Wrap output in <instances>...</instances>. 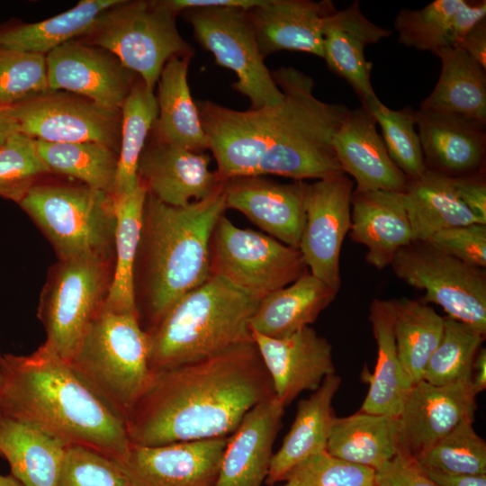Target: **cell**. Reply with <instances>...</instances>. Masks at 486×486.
Masks as SVG:
<instances>
[{"mask_svg":"<svg viewBox=\"0 0 486 486\" xmlns=\"http://www.w3.org/2000/svg\"><path fill=\"white\" fill-rule=\"evenodd\" d=\"M485 334L446 317L442 338L430 356L423 381L433 385H448L471 381L472 364Z\"/></svg>","mask_w":486,"mask_h":486,"instance_id":"60d3db41","label":"cell"},{"mask_svg":"<svg viewBox=\"0 0 486 486\" xmlns=\"http://www.w3.org/2000/svg\"><path fill=\"white\" fill-rule=\"evenodd\" d=\"M39 154L51 174L113 195L119 152L97 142L53 143L36 140Z\"/></svg>","mask_w":486,"mask_h":486,"instance_id":"f35d334b","label":"cell"},{"mask_svg":"<svg viewBox=\"0 0 486 486\" xmlns=\"http://www.w3.org/2000/svg\"><path fill=\"white\" fill-rule=\"evenodd\" d=\"M271 75L283 93L275 106L237 111L208 100L196 104L219 176L303 181L344 174L332 140L350 109L317 98L313 79L294 68Z\"/></svg>","mask_w":486,"mask_h":486,"instance_id":"6da1fadb","label":"cell"},{"mask_svg":"<svg viewBox=\"0 0 486 486\" xmlns=\"http://www.w3.org/2000/svg\"><path fill=\"white\" fill-rule=\"evenodd\" d=\"M274 395L253 339L217 355L151 372L125 418L129 439L152 446L229 436Z\"/></svg>","mask_w":486,"mask_h":486,"instance_id":"7a4b0ae2","label":"cell"},{"mask_svg":"<svg viewBox=\"0 0 486 486\" xmlns=\"http://www.w3.org/2000/svg\"><path fill=\"white\" fill-rule=\"evenodd\" d=\"M114 256L58 259L41 290L38 318L45 344L70 361L88 328L104 309L113 277Z\"/></svg>","mask_w":486,"mask_h":486,"instance_id":"9c48e42d","label":"cell"},{"mask_svg":"<svg viewBox=\"0 0 486 486\" xmlns=\"http://www.w3.org/2000/svg\"><path fill=\"white\" fill-rule=\"evenodd\" d=\"M284 409L273 395L244 416L228 437L215 486H261L266 482Z\"/></svg>","mask_w":486,"mask_h":486,"instance_id":"cb8c5ba5","label":"cell"},{"mask_svg":"<svg viewBox=\"0 0 486 486\" xmlns=\"http://www.w3.org/2000/svg\"><path fill=\"white\" fill-rule=\"evenodd\" d=\"M381 127L382 138L392 160L407 176L416 179L428 169L415 130V110H392L379 99L364 106Z\"/></svg>","mask_w":486,"mask_h":486,"instance_id":"b9f144b4","label":"cell"},{"mask_svg":"<svg viewBox=\"0 0 486 486\" xmlns=\"http://www.w3.org/2000/svg\"><path fill=\"white\" fill-rule=\"evenodd\" d=\"M332 1L264 0L248 10L262 56L302 51L322 58L323 21Z\"/></svg>","mask_w":486,"mask_h":486,"instance_id":"d4e9b609","label":"cell"},{"mask_svg":"<svg viewBox=\"0 0 486 486\" xmlns=\"http://www.w3.org/2000/svg\"><path fill=\"white\" fill-rule=\"evenodd\" d=\"M158 114L154 90L139 77L122 108L121 142L113 197L131 194L139 185L138 164Z\"/></svg>","mask_w":486,"mask_h":486,"instance_id":"74e56055","label":"cell"},{"mask_svg":"<svg viewBox=\"0 0 486 486\" xmlns=\"http://www.w3.org/2000/svg\"><path fill=\"white\" fill-rule=\"evenodd\" d=\"M309 184L280 183L264 176H246L223 181L226 208L237 210L263 231L299 249L305 221Z\"/></svg>","mask_w":486,"mask_h":486,"instance_id":"ac0fdd59","label":"cell"},{"mask_svg":"<svg viewBox=\"0 0 486 486\" xmlns=\"http://www.w3.org/2000/svg\"><path fill=\"white\" fill-rule=\"evenodd\" d=\"M461 1L436 0L421 9H401L394 21L398 41L435 55L444 49L458 47L461 38L455 17Z\"/></svg>","mask_w":486,"mask_h":486,"instance_id":"ab89813d","label":"cell"},{"mask_svg":"<svg viewBox=\"0 0 486 486\" xmlns=\"http://www.w3.org/2000/svg\"><path fill=\"white\" fill-rule=\"evenodd\" d=\"M474 267L486 266V224L472 223L441 230L428 241Z\"/></svg>","mask_w":486,"mask_h":486,"instance_id":"c3c4849f","label":"cell"},{"mask_svg":"<svg viewBox=\"0 0 486 486\" xmlns=\"http://www.w3.org/2000/svg\"><path fill=\"white\" fill-rule=\"evenodd\" d=\"M0 414L32 424L68 446H84L115 462L131 445L125 421L43 343L27 356L4 355Z\"/></svg>","mask_w":486,"mask_h":486,"instance_id":"3957f363","label":"cell"},{"mask_svg":"<svg viewBox=\"0 0 486 486\" xmlns=\"http://www.w3.org/2000/svg\"><path fill=\"white\" fill-rule=\"evenodd\" d=\"M285 482L286 483L284 486H299L297 482L292 477L286 478Z\"/></svg>","mask_w":486,"mask_h":486,"instance_id":"91938a15","label":"cell"},{"mask_svg":"<svg viewBox=\"0 0 486 486\" xmlns=\"http://www.w3.org/2000/svg\"><path fill=\"white\" fill-rule=\"evenodd\" d=\"M415 120L428 169L458 177L482 167L486 122L420 108L415 111Z\"/></svg>","mask_w":486,"mask_h":486,"instance_id":"603a6c76","label":"cell"},{"mask_svg":"<svg viewBox=\"0 0 486 486\" xmlns=\"http://www.w3.org/2000/svg\"><path fill=\"white\" fill-rule=\"evenodd\" d=\"M46 65L50 90L78 94L117 111L140 77L107 50L79 39L48 53Z\"/></svg>","mask_w":486,"mask_h":486,"instance_id":"9a60e30c","label":"cell"},{"mask_svg":"<svg viewBox=\"0 0 486 486\" xmlns=\"http://www.w3.org/2000/svg\"><path fill=\"white\" fill-rule=\"evenodd\" d=\"M176 16L165 0H121L79 40L112 53L154 90L171 58L194 54L178 32Z\"/></svg>","mask_w":486,"mask_h":486,"instance_id":"ba28073f","label":"cell"},{"mask_svg":"<svg viewBox=\"0 0 486 486\" xmlns=\"http://www.w3.org/2000/svg\"><path fill=\"white\" fill-rule=\"evenodd\" d=\"M376 122L370 112L361 105L349 110L332 146L344 174L356 184L354 192H404L408 178L390 158Z\"/></svg>","mask_w":486,"mask_h":486,"instance_id":"44dd1931","label":"cell"},{"mask_svg":"<svg viewBox=\"0 0 486 486\" xmlns=\"http://www.w3.org/2000/svg\"><path fill=\"white\" fill-rule=\"evenodd\" d=\"M194 38L216 63L234 71L233 88L250 102V109L275 106L283 93L265 64L248 10L202 7L183 12Z\"/></svg>","mask_w":486,"mask_h":486,"instance_id":"7c38bea8","label":"cell"},{"mask_svg":"<svg viewBox=\"0 0 486 486\" xmlns=\"http://www.w3.org/2000/svg\"><path fill=\"white\" fill-rule=\"evenodd\" d=\"M19 132L10 107L0 108V146L13 134Z\"/></svg>","mask_w":486,"mask_h":486,"instance_id":"9f6ffc18","label":"cell"},{"mask_svg":"<svg viewBox=\"0 0 486 486\" xmlns=\"http://www.w3.org/2000/svg\"><path fill=\"white\" fill-rule=\"evenodd\" d=\"M259 302L225 279L211 275L146 331L150 371L203 359L252 340L250 320Z\"/></svg>","mask_w":486,"mask_h":486,"instance_id":"5b68a950","label":"cell"},{"mask_svg":"<svg viewBox=\"0 0 486 486\" xmlns=\"http://www.w3.org/2000/svg\"><path fill=\"white\" fill-rule=\"evenodd\" d=\"M18 130L53 143L97 142L119 152L122 111L81 95L49 90L10 107Z\"/></svg>","mask_w":486,"mask_h":486,"instance_id":"4fadbf2b","label":"cell"},{"mask_svg":"<svg viewBox=\"0 0 486 486\" xmlns=\"http://www.w3.org/2000/svg\"><path fill=\"white\" fill-rule=\"evenodd\" d=\"M51 174L40 158L36 140L21 132L0 146V196L20 203L29 191Z\"/></svg>","mask_w":486,"mask_h":486,"instance_id":"7bdbcfd3","label":"cell"},{"mask_svg":"<svg viewBox=\"0 0 486 486\" xmlns=\"http://www.w3.org/2000/svg\"><path fill=\"white\" fill-rule=\"evenodd\" d=\"M397 417L359 411L334 420L326 451L339 459L378 470L398 453Z\"/></svg>","mask_w":486,"mask_h":486,"instance_id":"836d02e7","label":"cell"},{"mask_svg":"<svg viewBox=\"0 0 486 486\" xmlns=\"http://www.w3.org/2000/svg\"><path fill=\"white\" fill-rule=\"evenodd\" d=\"M0 486H24L13 474H0Z\"/></svg>","mask_w":486,"mask_h":486,"instance_id":"6f0895ef","label":"cell"},{"mask_svg":"<svg viewBox=\"0 0 486 486\" xmlns=\"http://www.w3.org/2000/svg\"><path fill=\"white\" fill-rule=\"evenodd\" d=\"M0 456H2L1 452H0Z\"/></svg>","mask_w":486,"mask_h":486,"instance_id":"94428289","label":"cell"},{"mask_svg":"<svg viewBox=\"0 0 486 486\" xmlns=\"http://www.w3.org/2000/svg\"><path fill=\"white\" fill-rule=\"evenodd\" d=\"M192 58L173 57L164 66L158 81V114L152 138L195 152L209 148L196 104L187 81Z\"/></svg>","mask_w":486,"mask_h":486,"instance_id":"83f0119b","label":"cell"},{"mask_svg":"<svg viewBox=\"0 0 486 486\" xmlns=\"http://www.w3.org/2000/svg\"><path fill=\"white\" fill-rule=\"evenodd\" d=\"M353 193V182L346 174L309 184L299 244L310 273L338 292L340 251L350 230Z\"/></svg>","mask_w":486,"mask_h":486,"instance_id":"5bb4252c","label":"cell"},{"mask_svg":"<svg viewBox=\"0 0 486 486\" xmlns=\"http://www.w3.org/2000/svg\"><path fill=\"white\" fill-rule=\"evenodd\" d=\"M442 68L420 109L458 114L486 122V73L459 47L440 50Z\"/></svg>","mask_w":486,"mask_h":486,"instance_id":"d6a6232c","label":"cell"},{"mask_svg":"<svg viewBox=\"0 0 486 486\" xmlns=\"http://www.w3.org/2000/svg\"><path fill=\"white\" fill-rule=\"evenodd\" d=\"M288 477L299 486H375V470L335 457L326 449L308 457Z\"/></svg>","mask_w":486,"mask_h":486,"instance_id":"bcb514c9","label":"cell"},{"mask_svg":"<svg viewBox=\"0 0 486 486\" xmlns=\"http://www.w3.org/2000/svg\"><path fill=\"white\" fill-rule=\"evenodd\" d=\"M19 205L50 242L58 259L114 256L112 194L81 183L41 180Z\"/></svg>","mask_w":486,"mask_h":486,"instance_id":"52a82bcc","label":"cell"},{"mask_svg":"<svg viewBox=\"0 0 486 486\" xmlns=\"http://www.w3.org/2000/svg\"><path fill=\"white\" fill-rule=\"evenodd\" d=\"M49 90L46 55L0 48V108Z\"/></svg>","mask_w":486,"mask_h":486,"instance_id":"f6af8a7d","label":"cell"},{"mask_svg":"<svg viewBox=\"0 0 486 486\" xmlns=\"http://www.w3.org/2000/svg\"><path fill=\"white\" fill-rule=\"evenodd\" d=\"M458 47L486 69V19L473 26Z\"/></svg>","mask_w":486,"mask_h":486,"instance_id":"f5cc1de1","label":"cell"},{"mask_svg":"<svg viewBox=\"0 0 486 486\" xmlns=\"http://www.w3.org/2000/svg\"><path fill=\"white\" fill-rule=\"evenodd\" d=\"M148 350V333L138 313L104 307L69 363L125 421L151 374Z\"/></svg>","mask_w":486,"mask_h":486,"instance_id":"8992f818","label":"cell"},{"mask_svg":"<svg viewBox=\"0 0 486 486\" xmlns=\"http://www.w3.org/2000/svg\"><path fill=\"white\" fill-rule=\"evenodd\" d=\"M456 193L463 203L483 224H486V184L477 173L453 177Z\"/></svg>","mask_w":486,"mask_h":486,"instance_id":"f907efd6","label":"cell"},{"mask_svg":"<svg viewBox=\"0 0 486 486\" xmlns=\"http://www.w3.org/2000/svg\"><path fill=\"white\" fill-rule=\"evenodd\" d=\"M392 301L398 356L413 386L423 380L427 364L442 338L445 318L422 301Z\"/></svg>","mask_w":486,"mask_h":486,"instance_id":"8d00e7d4","label":"cell"},{"mask_svg":"<svg viewBox=\"0 0 486 486\" xmlns=\"http://www.w3.org/2000/svg\"><path fill=\"white\" fill-rule=\"evenodd\" d=\"M341 384L336 374L327 376L307 399L302 400L292 425L274 454L266 482L273 486L313 454L326 449L336 418L332 401Z\"/></svg>","mask_w":486,"mask_h":486,"instance_id":"4316f807","label":"cell"},{"mask_svg":"<svg viewBox=\"0 0 486 486\" xmlns=\"http://www.w3.org/2000/svg\"><path fill=\"white\" fill-rule=\"evenodd\" d=\"M471 381L413 385L398 417V453L418 460L464 421H472L477 409Z\"/></svg>","mask_w":486,"mask_h":486,"instance_id":"2e32d148","label":"cell"},{"mask_svg":"<svg viewBox=\"0 0 486 486\" xmlns=\"http://www.w3.org/2000/svg\"><path fill=\"white\" fill-rule=\"evenodd\" d=\"M472 390L476 394L482 392L486 388V350L480 348L472 364L471 378Z\"/></svg>","mask_w":486,"mask_h":486,"instance_id":"11a10c76","label":"cell"},{"mask_svg":"<svg viewBox=\"0 0 486 486\" xmlns=\"http://www.w3.org/2000/svg\"><path fill=\"white\" fill-rule=\"evenodd\" d=\"M391 34L392 31L367 19L356 0L341 10L334 6L324 18L322 58L353 88L364 106L379 99L371 84L372 63L365 58L364 50Z\"/></svg>","mask_w":486,"mask_h":486,"instance_id":"7402d4cb","label":"cell"},{"mask_svg":"<svg viewBox=\"0 0 486 486\" xmlns=\"http://www.w3.org/2000/svg\"><path fill=\"white\" fill-rule=\"evenodd\" d=\"M394 274L425 292L423 302L439 305L447 317L486 334V275L431 243L413 241L391 263Z\"/></svg>","mask_w":486,"mask_h":486,"instance_id":"8fae6325","label":"cell"},{"mask_svg":"<svg viewBox=\"0 0 486 486\" xmlns=\"http://www.w3.org/2000/svg\"><path fill=\"white\" fill-rule=\"evenodd\" d=\"M229 436L144 446L116 462L132 486H215Z\"/></svg>","mask_w":486,"mask_h":486,"instance_id":"e0dca14e","label":"cell"},{"mask_svg":"<svg viewBox=\"0 0 486 486\" xmlns=\"http://www.w3.org/2000/svg\"><path fill=\"white\" fill-rule=\"evenodd\" d=\"M4 374H5V366H4V355H2L0 351V395L4 381Z\"/></svg>","mask_w":486,"mask_h":486,"instance_id":"680465c9","label":"cell"},{"mask_svg":"<svg viewBox=\"0 0 486 486\" xmlns=\"http://www.w3.org/2000/svg\"><path fill=\"white\" fill-rule=\"evenodd\" d=\"M251 336L274 394L284 407L301 392H314L327 376L335 374L332 345L310 326L281 338L252 330Z\"/></svg>","mask_w":486,"mask_h":486,"instance_id":"d6986e66","label":"cell"},{"mask_svg":"<svg viewBox=\"0 0 486 486\" xmlns=\"http://www.w3.org/2000/svg\"><path fill=\"white\" fill-rule=\"evenodd\" d=\"M338 292L307 271L260 300L250 328L272 338L290 336L312 324Z\"/></svg>","mask_w":486,"mask_h":486,"instance_id":"f1b7e54d","label":"cell"},{"mask_svg":"<svg viewBox=\"0 0 486 486\" xmlns=\"http://www.w3.org/2000/svg\"><path fill=\"white\" fill-rule=\"evenodd\" d=\"M415 461L449 473L486 474V444L472 421H464Z\"/></svg>","mask_w":486,"mask_h":486,"instance_id":"ee69618b","label":"cell"},{"mask_svg":"<svg viewBox=\"0 0 486 486\" xmlns=\"http://www.w3.org/2000/svg\"><path fill=\"white\" fill-rule=\"evenodd\" d=\"M369 320L377 344V362L368 379L369 390L360 411L398 418L412 385L398 356L393 332V301L374 299L370 306Z\"/></svg>","mask_w":486,"mask_h":486,"instance_id":"4dcf8cb0","label":"cell"},{"mask_svg":"<svg viewBox=\"0 0 486 486\" xmlns=\"http://www.w3.org/2000/svg\"><path fill=\"white\" fill-rule=\"evenodd\" d=\"M307 272L299 249L273 237L235 226L224 214L210 241V274L258 298L284 288Z\"/></svg>","mask_w":486,"mask_h":486,"instance_id":"30bf717a","label":"cell"},{"mask_svg":"<svg viewBox=\"0 0 486 486\" xmlns=\"http://www.w3.org/2000/svg\"><path fill=\"white\" fill-rule=\"evenodd\" d=\"M121 0H82L73 8L34 23L0 28V48L47 55L85 36L102 14Z\"/></svg>","mask_w":486,"mask_h":486,"instance_id":"e575fe53","label":"cell"},{"mask_svg":"<svg viewBox=\"0 0 486 486\" xmlns=\"http://www.w3.org/2000/svg\"><path fill=\"white\" fill-rule=\"evenodd\" d=\"M418 465L423 473L438 486H486V474H455L421 466L418 464Z\"/></svg>","mask_w":486,"mask_h":486,"instance_id":"db71d44e","label":"cell"},{"mask_svg":"<svg viewBox=\"0 0 486 486\" xmlns=\"http://www.w3.org/2000/svg\"><path fill=\"white\" fill-rule=\"evenodd\" d=\"M226 209L223 187L186 206L147 194L133 271L135 302L149 324L147 330L211 276L210 241Z\"/></svg>","mask_w":486,"mask_h":486,"instance_id":"277c9868","label":"cell"},{"mask_svg":"<svg viewBox=\"0 0 486 486\" xmlns=\"http://www.w3.org/2000/svg\"><path fill=\"white\" fill-rule=\"evenodd\" d=\"M375 486H438L427 477L417 462L400 453L375 471Z\"/></svg>","mask_w":486,"mask_h":486,"instance_id":"681fc988","label":"cell"},{"mask_svg":"<svg viewBox=\"0 0 486 486\" xmlns=\"http://www.w3.org/2000/svg\"><path fill=\"white\" fill-rule=\"evenodd\" d=\"M350 238L367 248L366 261L382 269L394 255L413 242L408 214L400 192L353 193Z\"/></svg>","mask_w":486,"mask_h":486,"instance_id":"484cf974","label":"cell"},{"mask_svg":"<svg viewBox=\"0 0 486 486\" xmlns=\"http://www.w3.org/2000/svg\"><path fill=\"white\" fill-rule=\"evenodd\" d=\"M176 14L186 10L202 7H231L248 10L264 0H165Z\"/></svg>","mask_w":486,"mask_h":486,"instance_id":"816d5d0a","label":"cell"},{"mask_svg":"<svg viewBox=\"0 0 486 486\" xmlns=\"http://www.w3.org/2000/svg\"><path fill=\"white\" fill-rule=\"evenodd\" d=\"M58 486H132L112 459L93 449L68 446Z\"/></svg>","mask_w":486,"mask_h":486,"instance_id":"7dc6e473","label":"cell"},{"mask_svg":"<svg viewBox=\"0 0 486 486\" xmlns=\"http://www.w3.org/2000/svg\"><path fill=\"white\" fill-rule=\"evenodd\" d=\"M211 157L155 139L147 141L138 164L148 194L172 206H186L222 190L223 180L210 169Z\"/></svg>","mask_w":486,"mask_h":486,"instance_id":"ffe728a7","label":"cell"},{"mask_svg":"<svg viewBox=\"0 0 486 486\" xmlns=\"http://www.w3.org/2000/svg\"><path fill=\"white\" fill-rule=\"evenodd\" d=\"M401 194L413 241H428L441 230L482 223L460 200L453 177L445 174L427 169L409 179Z\"/></svg>","mask_w":486,"mask_h":486,"instance_id":"1f68e13d","label":"cell"},{"mask_svg":"<svg viewBox=\"0 0 486 486\" xmlns=\"http://www.w3.org/2000/svg\"><path fill=\"white\" fill-rule=\"evenodd\" d=\"M147 194L146 187L140 182L131 194L113 197L116 215L114 268L104 307L116 311L139 314L135 302L133 271Z\"/></svg>","mask_w":486,"mask_h":486,"instance_id":"d590c367","label":"cell"},{"mask_svg":"<svg viewBox=\"0 0 486 486\" xmlns=\"http://www.w3.org/2000/svg\"><path fill=\"white\" fill-rule=\"evenodd\" d=\"M68 446L40 428L0 414V452L24 486H58Z\"/></svg>","mask_w":486,"mask_h":486,"instance_id":"f546056e","label":"cell"}]
</instances>
